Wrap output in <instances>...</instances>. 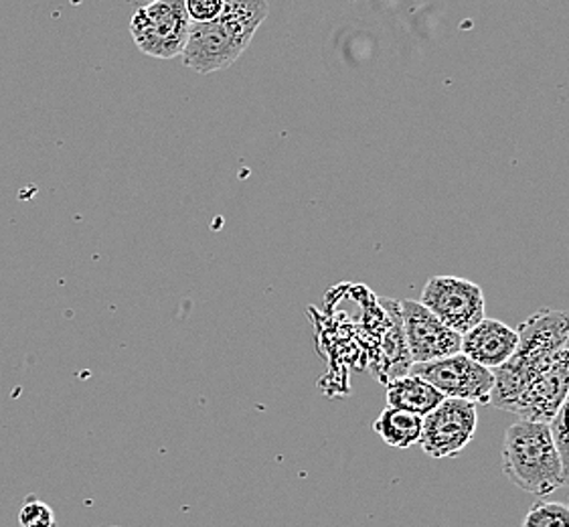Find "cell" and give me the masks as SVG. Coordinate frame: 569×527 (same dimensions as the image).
Wrapping results in <instances>:
<instances>
[{
    "label": "cell",
    "mask_w": 569,
    "mask_h": 527,
    "mask_svg": "<svg viewBox=\"0 0 569 527\" xmlns=\"http://www.w3.org/2000/svg\"><path fill=\"white\" fill-rule=\"evenodd\" d=\"M517 335V351L505 366L492 371L495 388L489 406L505 412H511L512 404L523 394L529 381L568 347L569 315L553 309L537 310L536 315L521 322Z\"/></svg>",
    "instance_id": "1"
},
{
    "label": "cell",
    "mask_w": 569,
    "mask_h": 527,
    "mask_svg": "<svg viewBox=\"0 0 569 527\" xmlns=\"http://www.w3.org/2000/svg\"><path fill=\"white\" fill-rule=\"evenodd\" d=\"M502 473L527 494L546 497L563 485V465L551 428L543 422H512L502 438Z\"/></svg>",
    "instance_id": "2"
},
{
    "label": "cell",
    "mask_w": 569,
    "mask_h": 527,
    "mask_svg": "<svg viewBox=\"0 0 569 527\" xmlns=\"http://www.w3.org/2000/svg\"><path fill=\"white\" fill-rule=\"evenodd\" d=\"M191 33V19L182 0H154L138 7L130 34L140 53L157 59L179 58Z\"/></svg>",
    "instance_id": "3"
},
{
    "label": "cell",
    "mask_w": 569,
    "mask_h": 527,
    "mask_svg": "<svg viewBox=\"0 0 569 527\" xmlns=\"http://www.w3.org/2000/svg\"><path fill=\"white\" fill-rule=\"evenodd\" d=\"M420 302L458 335H467L487 319L482 288L460 276H433L421 290Z\"/></svg>",
    "instance_id": "4"
},
{
    "label": "cell",
    "mask_w": 569,
    "mask_h": 527,
    "mask_svg": "<svg viewBox=\"0 0 569 527\" xmlns=\"http://www.w3.org/2000/svg\"><path fill=\"white\" fill-rule=\"evenodd\" d=\"M406 374L423 379L445 398L468 401L475 406L490 404V394L495 388L492 371L475 364L462 354L430 364H411Z\"/></svg>",
    "instance_id": "5"
},
{
    "label": "cell",
    "mask_w": 569,
    "mask_h": 527,
    "mask_svg": "<svg viewBox=\"0 0 569 527\" xmlns=\"http://www.w3.org/2000/svg\"><path fill=\"white\" fill-rule=\"evenodd\" d=\"M477 426L479 412L475 404L446 398L421 418V450L432 459L458 457L472 443Z\"/></svg>",
    "instance_id": "6"
},
{
    "label": "cell",
    "mask_w": 569,
    "mask_h": 527,
    "mask_svg": "<svg viewBox=\"0 0 569 527\" xmlns=\"http://www.w3.org/2000/svg\"><path fill=\"white\" fill-rule=\"evenodd\" d=\"M399 315L411 364H430L460 354L462 335L448 329L420 300L399 302Z\"/></svg>",
    "instance_id": "7"
},
{
    "label": "cell",
    "mask_w": 569,
    "mask_h": 527,
    "mask_svg": "<svg viewBox=\"0 0 569 527\" xmlns=\"http://www.w3.org/2000/svg\"><path fill=\"white\" fill-rule=\"evenodd\" d=\"M569 391V349L559 351L549 366L529 381L523 394L512 404L519 420L551 425Z\"/></svg>",
    "instance_id": "8"
},
{
    "label": "cell",
    "mask_w": 569,
    "mask_h": 527,
    "mask_svg": "<svg viewBox=\"0 0 569 527\" xmlns=\"http://www.w3.org/2000/svg\"><path fill=\"white\" fill-rule=\"evenodd\" d=\"M246 46L219 21L191 23V33L182 51V63L199 73H213L228 69L241 58Z\"/></svg>",
    "instance_id": "9"
},
{
    "label": "cell",
    "mask_w": 569,
    "mask_h": 527,
    "mask_svg": "<svg viewBox=\"0 0 569 527\" xmlns=\"http://www.w3.org/2000/svg\"><path fill=\"white\" fill-rule=\"evenodd\" d=\"M519 335L509 325L497 319H485L467 335H462L460 354L472 359L475 364L495 371L505 366L517 351Z\"/></svg>",
    "instance_id": "10"
},
{
    "label": "cell",
    "mask_w": 569,
    "mask_h": 527,
    "mask_svg": "<svg viewBox=\"0 0 569 527\" xmlns=\"http://www.w3.org/2000/svg\"><path fill=\"white\" fill-rule=\"evenodd\" d=\"M386 400H388L389 408L416 414L423 418L436 410L446 398L430 384H426L423 379L403 374V376L391 379L386 386Z\"/></svg>",
    "instance_id": "11"
},
{
    "label": "cell",
    "mask_w": 569,
    "mask_h": 527,
    "mask_svg": "<svg viewBox=\"0 0 569 527\" xmlns=\"http://www.w3.org/2000/svg\"><path fill=\"white\" fill-rule=\"evenodd\" d=\"M268 12L270 7L263 0H223V11L217 21L248 47L260 24L266 21Z\"/></svg>",
    "instance_id": "12"
},
{
    "label": "cell",
    "mask_w": 569,
    "mask_h": 527,
    "mask_svg": "<svg viewBox=\"0 0 569 527\" xmlns=\"http://www.w3.org/2000/svg\"><path fill=\"white\" fill-rule=\"evenodd\" d=\"M373 430L388 447L411 448L413 445H420L421 418L416 414L403 412L388 406L377 416Z\"/></svg>",
    "instance_id": "13"
},
{
    "label": "cell",
    "mask_w": 569,
    "mask_h": 527,
    "mask_svg": "<svg viewBox=\"0 0 569 527\" xmlns=\"http://www.w3.org/2000/svg\"><path fill=\"white\" fill-rule=\"evenodd\" d=\"M521 527H569L568 505L539 501L529 509Z\"/></svg>",
    "instance_id": "14"
},
{
    "label": "cell",
    "mask_w": 569,
    "mask_h": 527,
    "mask_svg": "<svg viewBox=\"0 0 569 527\" xmlns=\"http://www.w3.org/2000/svg\"><path fill=\"white\" fill-rule=\"evenodd\" d=\"M549 428H551L553 443L558 447L559 459H561V465H563V485L569 487V391L563 406L559 408L558 416L553 418V422L549 425Z\"/></svg>",
    "instance_id": "15"
},
{
    "label": "cell",
    "mask_w": 569,
    "mask_h": 527,
    "mask_svg": "<svg viewBox=\"0 0 569 527\" xmlns=\"http://www.w3.org/2000/svg\"><path fill=\"white\" fill-rule=\"evenodd\" d=\"M19 527H56V514L39 499L24 501L19 514Z\"/></svg>",
    "instance_id": "16"
},
{
    "label": "cell",
    "mask_w": 569,
    "mask_h": 527,
    "mask_svg": "<svg viewBox=\"0 0 569 527\" xmlns=\"http://www.w3.org/2000/svg\"><path fill=\"white\" fill-rule=\"evenodd\" d=\"M184 11L193 24L213 23L223 11V0H187Z\"/></svg>",
    "instance_id": "17"
},
{
    "label": "cell",
    "mask_w": 569,
    "mask_h": 527,
    "mask_svg": "<svg viewBox=\"0 0 569 527\" xmlns=\"http://www.w3.org/2000/svg\"><path fill=\"white\" fill-rule=\"evenodd\" d=\"M568 509H569V499H568Z\"/></svg>",
    "instance_id": "18"
}]
</instances>
